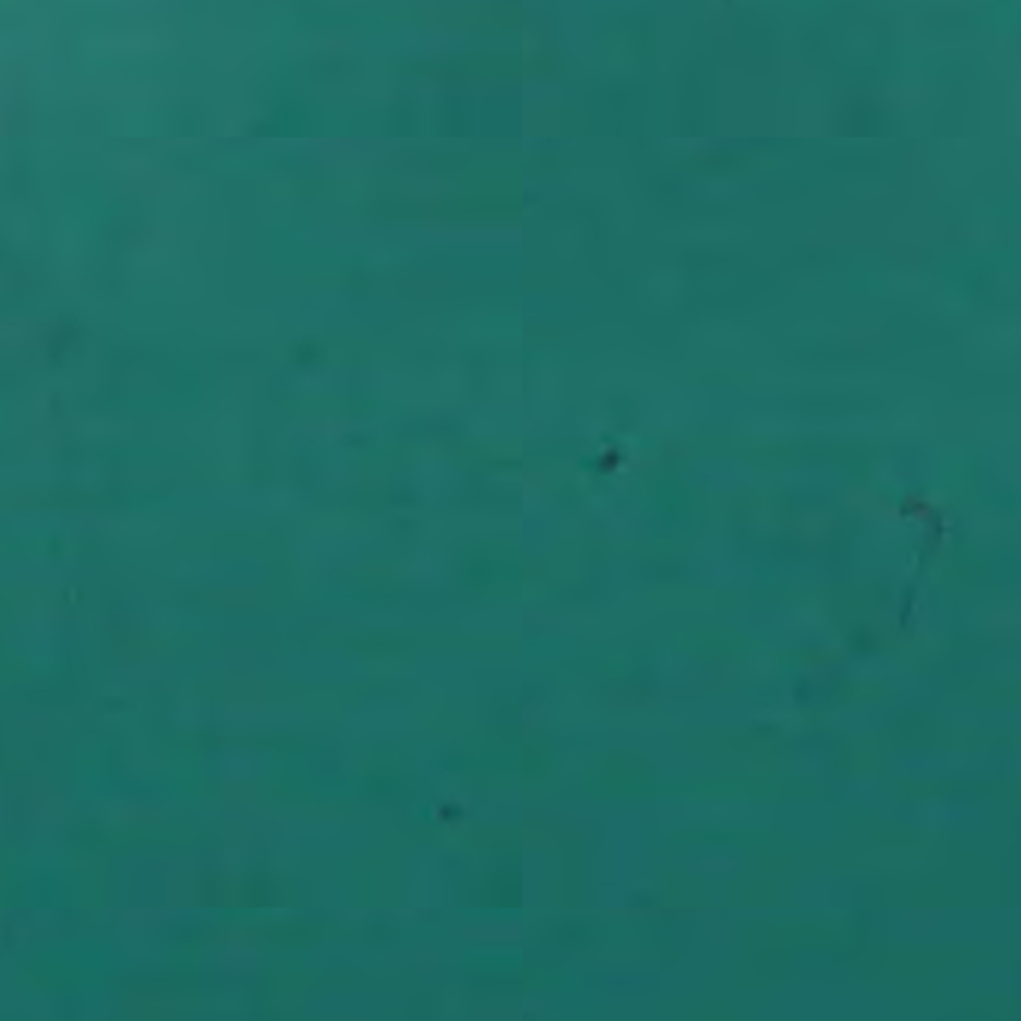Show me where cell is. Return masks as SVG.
<instances>
[{
	"mask_svg": "<svg viewBox=\"0 0 1021 1021\" xmlns=\"http://www.w3.org/2000/svg\"><path fill=\"white\" fill-rule=\"evenodd\" d=\"M478 902L490 905V908H514V905H520V875L517 872H499V875L484 878Z\"/></svg>",
	"mask_w": 1021,
	"mask_h": 1021,
	"instance_id": "2",
	"label": "cell"
},
{
	"mask_svg": "<svg viewBox=\"0 0 1021 1021\" xmlns=\"http://www.w3.org/2000/svg\"><path fill=\"white\" fill-rule=\"evenodd\" d=\"M604 935V926L592 917H565L550 929V941L568 947V950H586L598 944Z\"/></svg>",
	"mask_w": 1021,
	"mask_h": 1021,
	"instance_id": "1",
	"label": "cell"
}]
</instances>
